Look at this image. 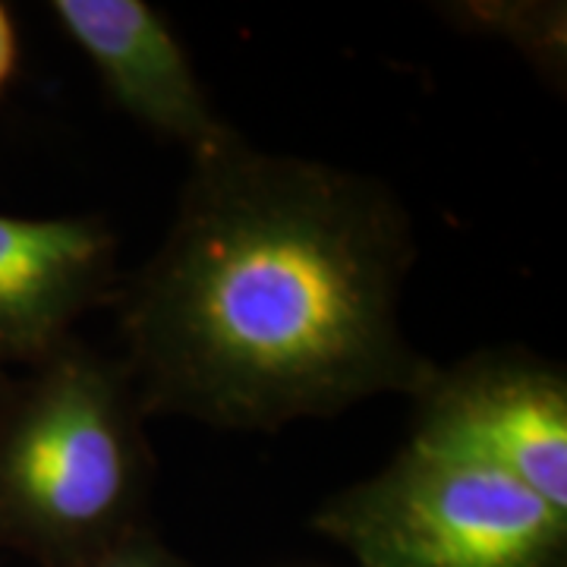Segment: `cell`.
Here are the masks:
<instances>
[{
    "label": "cell",
    "instance_id": "obj_10",
    "mask_svg": "<svg viewBox=\"0 0 567 567\" xmlns=\"http://www.w3.org/2000/svg\"><path fill=\"white\" fill-rule=\"evenodd\" d=\"M10 382H13V379H10V372H3V369H0V401H3V394H7Z\"/></svg>",
    "mask_w": 567,
    "mask_h": 567
},
{
    "label": "cell",
    "instance_id": "obj_2",
    "mask_svg": "<svg viewBox=\"0 0 567 567\" xmlns=\"http://www.w3.org/2000/svg\"><path fill=\"white\" fill-rule=\"evenodd\" d=\"M123 360L80 338L0 401V548L80 567L142 529L155 457Z\"/></svg>",
    "mask_w": 567,
    "mask_h": 567
},
{
    "label": "cell",
    "instance_id": "obj_4",
    "mask_svg": "<svg viewBox=\"0 0 567 567\" xmlns=\"http://www.w3.org/2000/svg\"><path fill=\"white\" fill-rule=\"evenodd\" d=\"M410 442L486 464L567 514V372L527 350L435 365L413 398Z\"/></svg>",
    "mask_w": 567,
    "mask_h": 567
},
{
    "label": "cell",
    "instance_id": "obj_7",
    "mask_svg": "<svg viewBox=\"0 0 567 567\" xmlns=\"http://www.w3.org/2000/svg\"><path fill=\"white\" fill-rule=\"evenodd\" d=\"M447 17L466 32H486L517 48L548 82L565 85L567 17L565 3L536 0H473L451 3Z\"/></svg>",
    "mask_w": 567,
    "mask_h": 567
},
{
    "label": "cell",
    "instance_id": "obj_1",
    "mask_svg": "<svg viewBox=\"0 0 567 567\" xmlns=\"http://www.w3.org/2000/svg\"><path fill=\"white\" fill-rule=\"evenodd\" d=\"M413 259L410 212L375 177L240 133L189 158L162 246L114 300L145 416L278 432L413 398L435 372L401 324Z\"/></svg>",
    "mask_w": 567,
    "mask_h": 567
},
{
    "label": "cell",
    "instance_id": "obj_9",
    "mask_svg": "<svg viewBox=\"0 0 567 567\" xmlns=\"http://www.w3.org/2000/svg\"><path fill=\"white\" fill-rule=\"evenodd\" d=\"M17 54H20V41H17V25L10 20L7 7L0 3V92L10 82L17 70Z\"/></svg>",
    "mask_w": 567,
    "mask_h": 567
},
{
    "label": "cell",
    "instance_id": "obj_3",
    "mask_svg": "<svg viewBox=\"0 0 567 567\" xmlns=\"http://www.w3.org/2000/svg\"><path fill=\"white\" fill-rule=\"evenodd\" d=\"M312 527L360 567H567V514L476 461L406 442Z\"/></svg>",
    "mask_w": 567,
    "mask_h": 567
},
{
    "label": "cell",
    "instance_id": "obj_5",
    "mask_svg": "<svg viewBox=\"0 0 567 567\" xmlns=\"http://www.w3.org/2000/svg\"><path fill=\"white\" fill-rule=\"evenodd\" d=\"M121 293L117 234L102 215H0V369L25 372L76 338Z\"/></svg>",
    "mask_w": 567,
    "mask_h": 567
},
{
    "label": "cell",
    "instance_id": "obj_6",
    "mask_svg": "<svg viewBox=\"0 0 567 567\" xmlns=\"http://www.w3.org/2000/svg\"><path fill=\"white\" fill-rule=\"evenodd\" d=\"M51 10L126 117L183 145L189 158L237 133L215 111L183 41L148 3L54 0Z\"/></svg>",
    "mask_w": 567,
    "mask_h": 567
},
{
    "label": "cell",
    "instance_id": "obj_8",
    "mask_svg": "<svg viewBox=\"0 0 567 567\" xmlns=\"http://www.w3.org/2000/svg\"><path fill=\"white\" fill-rule=\"evenodd\" d=\"M80 567H193L177 551L164 546L162 536L145 524L136 533H130L117 546L104 548L102 555L82 561Z\"/></svg>",
    "mask_w": 567,
    "mask_h": 567
}]
</instances>
